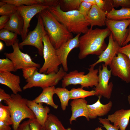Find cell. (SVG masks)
I'll return each instance as SVG.
<instances>
[{
    "mask_svg": "<svg viewBox=\"0 0 130 130\" xmlns=\"http://www.w3.org/2000/svg\"><path fill=\"white\" fill-rule=\"evenodd\" d=\"M110 33L107 27L89 29L79 38L78 58L83 59L90 55L99 56L107 46L105 39Z\"/></svg>",
    "mask_w": 130,
    "mask_h": 130,
    "instance_id": "1",
    "label": "cell"
},
{
    "mask_svg": "<svg viewBox=\"0 0 130 130\" xmlns=\"http://www.w3.org/2000/svg\"><path fill=\"white\" fill-rule=\"evenodd\" d=\"M48 10L70 32L77 34L86 33L90 26L85 17L78 10L64 11L59 4L50 7Z\"/></svg>",
    "mask_w": 130,
    "mask_h": 130,
    "instance_id": "2",
    "label": "cell"
},
{
    "mask_svg": "<svg viewBox=\"0 0 130 130\" xmlns=\"http://www.w3.org/2000/svg\"><path fill=\"white\" fill-rule=\"evenodd\" d=\"M38 14L42 19L50 42L56 49L73 38L72 33L57 20L48 9L42 11Z\"/></svg>",
    "mask_w": 130,
    "mask_h": 130,
    "instance_id": "3",
    "label": "cell"
},
{
    "mask_svg": "<svg viewBox=\"0 0 130 130\" xmlns=\"http://www.w3.org/2000/svg\"><path fill=\"white\" fill-rule=\"evenodd\" d=\"M11 95L10 98L4 102L8 106L11 113L13 129L17 130L21 122L24 119L27 118L33 119L36 117L27 106V99L23 98L18 93H13Z\"/></svg>",
    "mask_w": 130,
    "mask_h": 130,
    "instance_id": "4",
    "label": "cell"
},
{
    "mask_svg": "<svg viewBox=\"0 0 130 130\" xmlns=\"http://www.w3.org/2000/svg\"><path fill=\"white\" fill-rule=\"evenodd\" d=\"M90 66L88 69L89 72L85 75L84 72H79L76 70L67 73L62 80V87L65 88L72 84H79L83 88L96 87L98 83V70L95 69L93 66Z\"/></svg>",
    "mask_w": 130,
    "mask_h": 130,
    "instance_id": "5",
    "label": "cell"
},
{
    "mask_svg": "<svg viewBox=\"0 0 130 130\" xmlns=\"http://www.w3.org/2000/svg\"><path fill=\"white\" fill-rule=\"evenodd\" d=\"M35 71L30 78L26 79L27 83L23 87L25 90L33 87H40L43 89L48 87L55 86L62 79L67 73L62 67H60L57 73L49 74L41 73Z\"/></svg>",
    "mask_w": 130,
    "mask_h": 130,
    "instance_id": "6",
    "label": "cell"
},
{
    "mask_svg": "<svg viewBox=\"0 0 130 130\" xmlns=\"http://www.w3.org/2000/svg\"><path fill=\"white\" fill-rule=\"evenodd\" d=\"M43 42L44 62L39 72L46 74L57 73L59 69L58 66L61 63L57 54L56 49L50 42L46 32L43 37Z\"/></svg>",
    "mask_w": 130,
    "mask_h": 130,
    "instance_id": "7",
    "label": "cell"
},
{
    "mask_svg": "<svg viewBox=\"0 0 130 130\" xmlns=\"http://www.w3.org/2000/svg\"><path fill=\"white\" fill-rule=\"evenodd\" d=\"M37 19V24L35 29L28 33L25 39L22 42L19 43V46L21 49H22L25 46H34L38 50L39 54L42 56L44 46L43 39L46 31L42 19L39 14Z\"/></svg>",
    "mask_w": 130,
    "mask_h": 130,
    "instance_id": "8",
    "label": "cell"
},
{
    "mask_svg": "<svg viewBox=\"0 0 130 130\" xmlns=\"http://www.w3.org/2000/svg\"><path fill=\"white\" fill-rule=\"evenodd\" d=\"M18 40L12 46L13 52L11 53H5L6 58L10 59L14 64L15 71L19 69H23L33 67L37 68L40 67V64L34 62L28 54L22 52L19 46Z\"/></svg>",
    "mask_w": 130,
    "mask_h": 130,
    "instance_id": "9",
    "label": "cell"
},
{
    "mask_svg": "<svg viewBox=\"0 0 130 130\" xmlns=\"http://www.w3.org/2000/svg\"><path fill=\"white\" fill-rule=\"evenodd\" d=\"M109 66L113 76L126 83H130V60L126 55L118 52Z\"/></svg>",
    "mask_w": 130,
    "mask_h": 130,
    "instance_id": "10",
    "label": "cell"
},
{
    "mask_svg": "<svg viewBox=\"0 0 130 130\" xmlns=\"http://www.w3.org/2000/svg\"><path fill=\"white\" fill-rule=\"evenodd\" d=\"M50 7L43 5L36 4L31 5H22L17 6V11L22 17L24 21V26L21 35L22 41L27 36L30 27V21L35 15L42 11L48 9Z\"/></svg>",
    "mask_w": 130,
    "mask_h": 130,
    "instance_id": "11",
    "label": "cell"
},
{
    "mask_svg": "<svg viewBox=\"0 0 130 130\" xmlns=\"http://www.w3.org/2000/svg\"><path fill=\"white\" fill-rule=\"evenodd\" d=\"M102 69L99 66L98 68V83L94 88L95 95L100 96L109 99L111 97L113 84L112 82L109 83L111 77V73L110 70H109L107 66L104 64H102Z\"/></svg>",
    "mask_w": 130,
    "mask_h": 130,
    "instance_id": "12",
    "label": "cell"
},
{
    "mask_svg": "<svg viewBox=\"0 0 130 130\" xmlns=\"http://www.w3.org/2000/svg\"><path fill=\"white\" fill-rule=\"evenodd\" d=\"M130 19L118 20L106 19L105 25L110 31L114 40L121 47L125 41L128 33L127 27Z\"/></svg>",
    "mask_w": 130,
    "mask_h": 130,
    "instance_id": "13",
    "label": "cell"
},
{
    "mask_svg": "<svg viewBox=\"0 0 130 130\" xmlns=\"http://www.w3.org/2000/svg\"><path fill=\"white\" fill-rule=\"evenodd\" d=\"M120 47L114 40L111 32L109 36V42L107 47L98 56V59L90 65L95 67L97 64L104 62L105 66H109L113 59L118 53Z\"/></svg>",
    "mask_w": 130,
    "mask_h": 130,
    "instance_id": "14",
    "label": "cell"
},
{
    "mask_svg": "<svg viewBox=\"0 0 130 130\" xmlns=\"http://www.w3.org/2000/svg\"><path fill=\"white\" fill-rule=\"evenodd\" d=\"M81 33L76 36L63 44L59 48L56 49L57 54L65 72L68 70L67 58L70 52L73 49L78 47L79 39Z\"/></svg>",
    "mask_w": 130,
    "mask_h": 130,
    "instance_id": "15",
    "label": "cell"
},
{
    "mask_svg": "<svg viewBox=\"0 0 130 130\" xmlns=\"http://www.w3.org/2000/svg\"><path fill=\"white\" fill-rule=\"evenodd\" d=\"M70 105L72 111L71 116L69 119V123L72 124L73 121L78 117H85L87 121L90 120L88 114L87 102L84 99H74L71 102Z\"/></svg>",
    "mask_w": 130,
    "mask_h": 130,
    "instance_id": "16",
    "label": "cell"
},
{
    "mask_svg": "<svg viewBox=\"0 0 130 130\" xmlns=\"http://www.w3.org/2000/svg\"><path fill=\"white\" fill-rule=\"evenodd\" d=\"M130 118V109H121L108 115L107 118L114 125L120 130H126L128 125Z\"/></svg>",
    "mask_w": 130,
    "mask_h": 130,
    "instance_id": "17",
    "label": "cell"
},
{
    "mask_svg": "<svg viewBox=\"0 0 130 130\" xmlns=\"http://www.w3.org/2000/svg\"><path fill=\"white\" fill-rule=\"evenodd\" d=\"M101 97L99 96L96 102L92 104H87L88 116L90 119L104 116L107 115L111 110L113 105L112 102L110 101L106 104H103L100 100Z\"/></svg>",
    "mask_w": 130,
    "mask_h": 130,
    "instance_id": "18",
    "label": "cell"
},
{
    "mask_svg": "<svg viewBox=\"0 0 130 130\" xmlns=\"http://www.w3.org/2000/svg\"><path fill=\"white\" fill-rule=\"evenodd\" d=\"M107 13L99 8L96 4L92 5L87 15L85 17L89 23L90 28L98 26L102 27L105 25Z\"/></svg>",
    "mask_w": 130,
    "mask_h": 130,
    "instance_id": "19",
    "label": "cell"
},
{
    "mask_svg": "<svg viewBox=\"0 0 130 130\" xmlns=\"http://www.w3.org/2000/svg\"><path fill=\"white\" fill-rule=\"evenodd\" d=\"M20 83V78L18 75L8 72L0 73V83L8 87L14 94L22 91Z\"/></svg>",
    "mask_w": 130,
    "mask_h": 130,
    "instance_id": "20",
    "label": "cell"
},
{
    "mask_svg": "<svg viewBox=\"0 0 130 130\" xmlns=\"http://www.w3.org/2000/svg\"><path fill=\"white\" fill-rule=\"evenodd\" d=\"M43 104L38 103L28 100L27 103L28 106L34 113L37 121L44 128L45 123L50 110L48 106L44 107Z\"/></svg>",
    "mask_w": 130,
    "mask_h": 130,
    "instance_id": "21",
    "label": "cell"
},
{
    "mask_svg": "<svg viewBox=\"0 0 130 130\" xmlns=\"http://www.w3.org/2000/svg\"><path fill=\"white\" fill-rule=\"evenodd\" d=\"M24 26V21L20 14L16 11L10 16V19L4 28L21 35Z\"/></svg>",
    "mask_w": 130,
    "mask_h": 130,
    "instance_id": "22",
    "label": "cell"
},
{
    "mask_svg": "<svg viewBox=\"0 0 130 130\" xmlns=\"http://www.w3.org/2000/svg\"><path fill=\"white\" fill-rule=\"evenodd\" d=\"M55 88V86H52L43 89L41 93L32 101L38 103H44L55 109H57L58 106L54 103L53 99Z\"/></svg>",
    "mask_w": 130,
    "mask_h": 130,
    "instance_id": "23",
    "label": "cell"
},
{
    "mask_svg": "<svg viewBox=\"0 0 130 130\" xmlns=\"http://www.w3.org/2000/svg\"><path fill=\"white\" fill-rule=\"evenodd\" d=\"M107 19L114 20H122L130 19V8L122 7L116 10L113 7L106 13Z\"/></svg>",
    "mask_w": 130,
    "mask_h": 130,
    "instance_id": "24",
    "label": "cell"
},
{
    "mask_svg": "<svg viewBox=\"0 0 130 130\" xmlns=\"http://www.w3.org/2000/svg\"><path fill=\"white\" fill-rule=\"evenodd\" d=\"M44 129L46 130H67L58 118L52 114L48 115L45 123Z\"/></svg>",
    "mask_w": 130,
    "mask_h": 130,
    "instance_id": "25",
    "label": "cell"
},
{
    "mask_svg": "<svg viewBox=\"0 0 130 130\" xmlns=\"http://www.w3.org/2000/svg\"><path fill=\"white\" fill-rule=\"evenodd\" d=\"M54 91L59 99L62 110H65L70 99V91L65 88L62 87L56 88Z\"/></svg>",
    "mask_w": 130,
    "mask_h": 130,
    "instance_id": "26",
    "label": "cell"
},
{
    "mask_svg": "<svg viewBox=\"0 0 130 130\" xmlns=\"http://www.w3.org/2000/svg\"><path fill=\"white\" fill-rule=\"evenodd\" d=\"M18 34L6 29L0 30V39L3 41L6 46H12L18 40Z\"/></svg>",
    "mask_w": 130,
    "mask_h": 130,
    "instance_id": "27",
    "label": "cell"
},
{
    "mask_svg": "<svg viewBox=\"0 0 130 130\" xmlns=\"http://www.w3.org/2000/svg\"><path fill=\"white\" fill-rule=\"evenodd\" d=\"M70 99H84L86 97L95 95V90L90 91L84 90L81 88H73L70 91Z\"/></svg>",
    "mask_w": 130,
    "mask_h": 130,
    "instance_id": "28",
    "label": "cell"
},
{
    "mask_svg": "<svg viewBox=\"0 0 130 130\" xmlns=\"http://www.w3.org/2000/svg\"><path fill=\"white\" fill-rule=\"evenodd\" d=\"M0 120L4 121L10 125H12L13 122L11 113L8 106H5L0 103Z\"/></svg>",
    "mask_w": 130,
    "mask_h": 130,
    "instance_id": "29",
    "label": "cell"
},
{
    "mask_svg": "<svg viewBox=\"0 0 130 130\" xmlns=\"http://www.w3.org/2000/svg\"><path fill=\"white\" fill-rule=\"evenodd\" d=\"M15 71L13 63L10 59L6 58L0 59V73Z\"/></svg>",
    "mask_w": 130,
    "mask_h": 130,
    "instance_id": "30",
    "label": "cell"
},
{
    "mask_svg": "<svg viewBox=\"0 0 130 130\" xmlns=\"http://www.w3.org/2000/svg\"><path fill=\"white\" fill-rule=\"evenodd\" d=\"M0 6V15L1 16H10L17 11V6L12 4L5 2Z\"/></svg>",
    "mask_w": 130,
    "mask_h": 130,
    "instance_id": "31",
    "label": "cell"
},
{
    "mask_svg": "<svg viewBox=\"0 0 130 130\" xmlns=\"http://www.w3.org/2000/svg\"><path fill=\"white\" fill-rule=\"evenodd\" d=\"M98 7L106 13L110 12L113 7L112 0H95Z\"/></svg>",
    "mask_w": 130,
    "mask_h": 130,
    "instance_id": "32",
    "label": "cell"
},
{
    "mask_svg": "<svg viewBox=\"0 0 130 130\" xmlns=\"http://www.w3.org/2000/svg\"><path fill=\"white\" fill-rule=\"evenodd\" d=\"M64 6L67 11L78 10L82 0H64Z\"/></svg>",
    "mask_w": 130,
    "mask_h": 130,
    "instance_id": "33",
    "label": "cell"
},
{
    "mask_svg": "<svg viewBox=\"0 0 130 130\" xmlns=\"http://www.w3.org/2000/svg\"><path fill=\"white\" fill-rule=\"evenodd\" d=\"M0 1L14 5L16 6L38 4L37 0H1Z\"/></svg>",
    "mask_w": 130,
    "mask_h": 130,
    "instance_id": "34",
    "label": "cell"
},
{
    "mask_svg": "<svg viewBox=\"0 0 130 130\" xmlns=\"http://www.w3.org/2000/svg\"><path fill=\"white\" fill-rule=\"evenodd\" d=\"M82 1L78 10L85 17L88 14L93 4L84 1L83 0H82Z\"/></svg>",
    "mask_w": 130,
    "mask_h": 130,
    "instance_id": "35",
    "label": "cell"
},
{
    "mask_svg": "<svg viewBox=\"0 0 130 130\" xmlns=\"http://www.w3.org/2000/svg\"><path fill=\"white\" fill-rule=\"evenodd\" d=\"M98 120L99 122L107 130H119V128L111 124L107 118L99 117Z\"/></svg>",
    "mask_w": 130,
    "mask_h": 130,
    "instance_id": "36",
    "label": "cell"
},
{
    "mask_svg": "<svg viewBox=\"0 0 130 130\" xmlns=\"http://www.w3.org/2000/svg\"><path fill=\"white\" fill-rule=\"evenodd\" d=\"M114 7L120 6L122 7L130 8V0H112Z\"/></svg>",
    "mask_w": 130,
    "mask_h": 130,
    "instance_id": "37",
    "label": "cell"
},
{
    "mask_svg": "<svg viewBox=\"0 0 130 130\" xmlns=\"http://www.w3.org/2000/svg\"><path fill=\"white\" fill-rule=\"evenodd\" d=\"M38 68L35 67H31L22 69L23 75L25 79H27L31 78Z\"/></svg>",
    "mask_w": 130,
    "mask_h": 130,
    "instance_id": "38",
    "label": "cell"
},
{
    "mask_svg": "<svg viewBox=\"0 0 130 130\" xmlns=\"http://www.w3.org/2000/svg\"><path fill=\"white\" fill-rule=\"evenodd\" d=\"M38 4H41L49 7L55 6L59 4V0H37Z\"/></svg>",
    "mask_w": 130,
    "mask_h": 130,
    "instance_id": "39",
    "label": "cell"
},
{
    "mask_svg": "<svg viewBox=\"0 0 130 130\" xmlns=\"http://www.w3.org/2000/svg\"><path fill=\"white\" fill-rule=\"evenodd\" d=\"M29 126L30 130H42L43 127L36 118L31 120Z\"/></svg>",
    "mask_w": 130,
    "mask_h": 130,
    "instance_id": "40",
    "label": "cell"
},
{
    "mask_svg": "<svg viewBox=\"0 0 130 130\" xmlns=\"http://www.w3.org/2000/svg\"><path fill=\"white\" fill-rule=\"evenodd\" d=\"M118 52L122 53L126 55L130 60V43L127 44L120 48Z\"/></svg>",
    "mask_w": 130,
    "mask_h": 130,
    "instance_id": "41",
    "label": "cell"
},
{
    "mask_svg": "<svg viewBox=\"0 0 130 130\" xmlns=\"http://www.w3.org/2000/svg\"><path fill=\"white\" fill-rule=\"evenodd\" d=\"M10 17V16L8 15L1 16L0 17V29L4 28Z\"/></svg>",
    "mask_w": 130,
    "mask_h": 130,
    "instance_id": "42",
    "label": "cell"
},
{
    "mask_svg": "<svg viewBox=\"0 0 130 130\" xmlns=\"http://www.w3.org/2000/svg\"><path fill=\"white\" fill-rule=\"evenodd\" d=\"M31 119H29L20 124L17 130H30L29 124Z\"/></svg>",
    "mask_w": 130,
    "mask_h": 130,
    "instance_id": "43",
    "label": "cell"
},
{
    "mask_svg": "<svg viewBox=\"0 0 130 130\" xmlns=\"http://www.w3.org/2000/svg\"><path fill=\"white\" fill-rule=\"evenodd\" d=\"M11 97V95L6 93L3 89L0 88V103L2 100H6Z\"/></svg>",
    "mask_w": 130,
    "mask_h": 130,
    "instance_id": "44",
    "label": "cell"
},
{
    "mask_svg": "<svg viewBox=\"0 0 130 130\" xmlns=\"http://www.w3.org/2000/svg\"><path fill=\"white\" fill-rule=\"evenodd\" d=\"M10 125L6 122L0 120V130H11Z\"/></svg>",
    "mask_w": 130,
    "mask_h": 130,
    "instance_id": "45",
    "label": "cell"
},
{
    "mask_svg": "<svg viewBox=\"0 0 130 130\" xmlns=\"http://www.w3.org/2000/svg\"><path fill=\"white\" fill-rule=\"evenodd\" d=\"M128 33L127 38L123 44V46H124L128 44V43L130 41V24L129 26Z\"/></svg>",
    "mask_w": 130,
    "mask_h": 130,
    "instance_id": "46",
    "label": "cell"
},
{
    "mask_svg": "<svg viewBox=\"0 0 130 130\" xmlns=\"http://www.w3.org/2000/svg\"><path fill=\"white\" fill-rule=\"evenodd\" d=\"M83 0L84 1L91 3L93 5H96L95 0Z\"/></svg>",
    "mask_w": 130,
    "mask_h": 130,
    "instance_id": "47",
    "label": "cell"
},
{
    "mask_svg": "<svg viewBox=\"0 0 130 130\" xmlns=\"http://www.w3.org/2000/svg\"><path fill=\"white\" fill-rule=\"evenodd\" d=\"M4 46L3 43L1 41L0 42V51H1L3 49Z\"/></svg>",
    "mask_w": 130,
    "mask_h": 130,
    "instance_id": "48",
    "label": "cell"
},
{
    "mask_svg": "<svg viewBox=\"0 0 130 130\" xmlns=\"http://www.w3.org/2000/svg\"><path fill=\"white\" fill-rule=\"evenodd\" d=\"M128 100L129 104H130V94L128 96Z\"/></svg>",
    "mask_w": 130,
    "mask_h": 130,
    "instance_id": "49",
    "label": "cell"
},
{
    "mask_svg": "<svg viewBox=\"0 0 130 130\" xmlns=\"http://www.w3.org/2000/svg\"><path fill=\"white\" fill-rule=\"evenodd\" d=\"M94 130H103L102 129L101 127H98L96 128Z\"/></svg>",
    "mask_w": 130,
    "mask_h": 130,
    "instance_id": "50",
    "label": "cell"
},
{
    "mask_svg": "<svg viewBox=\"0 0 130 130\" xmlns=\"http://www.w3.org/2000/svg\"><path fill=\"white\" fill-rule=\"evenodd\" d=\"M67 130H74L72 129L71 128H68L67 129Z\"/></svg>",
    "mask_w": 130,
    "mask_h": 130,
    "instance_id": "51",
    "label": "cell"
},
{
    "mask_svg": "<svg viewBox=\"0 0 130 130\" xmlns=\"http://www.w3.org/2000/svg\"><path fill=\"white\" fill-rule=\"evenodd\" d=\"M42 130H46L44 128H43V127L42 129Z\"/></svg>",
    "mask_w": 130,
    "mask_h": 130,
    "instance_id": "52",
    "label": "cell"
}]
</instances>
